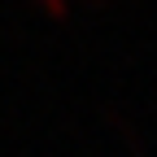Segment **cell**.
Listing matches in <instances>:
<instances>
[{
	"label": "cell",
	"mask_w": 157,
	"mask_h": 157,
	"mask_svg": "<svg viewBox=\"0 0 157 157\" xmlns=\"http://www.w3.org/2000/svg\"><path fill=\"white\" fill-rule=\"evenodd\" d=\"M48 5H52V9H61V0H48Z\"/></svg>",
	"instance_id": "6da1fadb"
}]
</instances>
